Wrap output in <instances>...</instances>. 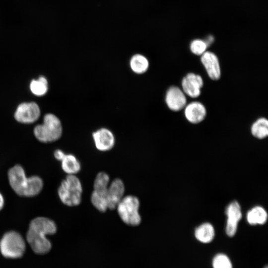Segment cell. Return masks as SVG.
Listing matches in <instances>:
<instances>
[{
  "mask_svg": "<svg viewBox=\"0 0 268 268\" xmlns=\"http://www.w3.org/2000/svg\"><path fill=\"white\" fill-rule=\"evenodd\" d=\"M57 230V225L52 219L45 217L35 218L29 224L27 241L36 254H46L52 248V244L46 236L55 234Z\"/></svg>",
  "mask_w": 268,
  "mask_h": 268,
  "instance_id": "6da1fadb",
  "label": "cell"
},
{
  "mask_svg": "<svg viewBox=\"0 0 268 268\" xmlns=\"http://www.w3.org/2000/svg\"><path fill=\"white\" fill-rule=\"evenodd\" d=\"M9 183L18 195L25 197H33L38 195L43 187L42 179L38 176L27 177L23 168L17 164L8 172Z\"/></svg>",
  "mask_w": 268,
  "mask_h": 268,
  "instance_id": "7a4b0ae2",
  "label": "cell"
},
{
  "mask_svg": "<svg viewBox=\"0 0 268 268\" xmlns=\"http://www.w3.org/2000/svg\"><path fill=\"white\" fill-rule=\"evenodd\" d=\"M82 192L81 183L75 175H67L58 190L61 201L68 206H75L81 203Z\"/></svg>",
  "mask_w": 268,
  "mask_h": 268,
  "instance_id": "3957f363",
  "label": "cell"
},
{
  "mask_svg": "<svg viewBox=\"0 0 268 268\" xmlns=\"http://www.w3.org/2000/svg\"><path fill=\"white\" fill-rule=\"evenodd\" d=\"M62 131L59 119L56 115L48 113L44 116L43 124L35 127L34 134L40 142L49 143L58 140L62 136Z\"/></svg>",
  "mask_w": 268,
  "mask_h": 268,
  "instance_id": "277c9868",
  "label": "cell"
},
{
  "mask_svg": "<svg viewBox=\"0 0 268 268\" xmlns=\"http://www.w3.org/2000/svg\"><path fill=\"white\" fill-rule=\"evenodd\" d=\"M140 201L138 198L133 195L124 196L118 204L116 208L122 221L126 224L136 226L141 222L139 212Z\"/></svg>",
  "mask_w": 268,
  "mask_h": 268,
  "instance_id": "5b68a950",
  "label": "cell"
},
{
  "mask_svg": "<svg viewBox=\"0 0 268 268\" xmlns=\"http://www.w3.org/2000/svg\"><path fill=\"white\" fill-rule=\"evenodd\" d=\"M25 242L17 232L9 231L6 232L0 240V252L6 258H21L25 251Z\"/></svg>",
  "mask_w": 268,
  "mask_h": 268,
  "instance_id": "8992f818",
  "label": "cell"
},
{
  "mask_svg": "<svg viewBox=\"0 0 268 268\" xmlns=\"http://www.w3.org/2000/svg\"><path fill=\"white\" fill-rule=\"evenodd\" d=\"M40 116V109L34 102L20 104L14 113L15 119L18 122L31 124L36 121Z\"/></svg>",
  "mask_w": 268,
  "mask_h": 268,
  "instance_id": "52a82bcc",
  "label": "cell"
},
{
  "mask_svg": "<svg viewBox=\"0 0 268 268\" xmlns=\"http://www.w3.org/2000/svg\"><path fill=\"white\" fill-rule=\"evenodd\" d=\"M226 214L227 216L226 233L228 236L233 237L237 231L238 222L242 218L241 207L237 201H233L228 205Z\"/></svg>",
  "mask_w": 268,
  "mask_h": 268,
  "instance_id": "ba28073f",
  "label": "cell"
},
{
  "mask_svg": "<svg viewBox=\"0 0 268 268\" xmlns=\"http://www.w3.org/2000/svg\"><path fill=\"white\" fill-rule=\"evenodd\" d=\"M125 192V185L121 179L116 178L110 183L107 191L108 209L113 210L116 208L124 197Z\"/></svg>",
  "mask_w": 268,
  "mask_h": 268,
  "instance_id": "9c48e42d",
  "label": "cell"
},
{
  "mask_svg": "<svg viewBox=\"0 0 268 268\" xmlns=\"http://www.w3.org/2000/svg\"><path fill=\"white\" fill-rule=\"evenodd\" d=\"M203 84L201 77L194 73L187 74L182 81L184 93L192 98H196L200 96Z\"/></svg>",
  "mask_w": 268,
  "mask_h": 268,
  "instance_id": "30bf717a",
  "label": "cell"
},
{
  "mask_svg": "<svg viewBox=\"0 0 268 268\" xmlns=\"http://www.w3.org/2000/svg\"><path fill=\"white\" fill-rule=\"evenodd\" d=\"M96 148L101 151H109L115 144V137L113 134L106 128L100 129L92 134Z\"/></svg>",
  "mask_w": 268,
  "mask_h": 268,
  "instance_id": "8fae6325",
  "label": "cell"
},
{
  "mask_svg": "<svg viewBox=\"0 0 268 268\" xmlns=\"http://www.w3.org/2000/svg\"><path fill=\"white\" fill-rule=\"evenodd\" d=\"M165 101L169 108L174 111L182 110L185 107L187 102L184 92L176 86L169 88L166 93Z\"/></svg>",
  "mask_w": 268,
  "mask_h": 268,
  "instance_id": "7c38bea8",
  "label": "cell"
},
{
  "mask_svg": "<svg viewBox=\"0 0 268 268\" xmlns=\"http://www.w3.org/2000/svg\"><path fill=\"white\" fill-rule=\"evenodd\" d=\"M201 62L211 79H219L221 70L219 61L216 55L212 52L205 51L201 55Z\"/></svg>",
  "mask_w": 268,
  "mask_h": 268,
  "instance_id": "4fadbf2b",
  "label": "cell"
},
{
  "mask_svg": "<svg viewBox=\"0 0 268 268\" xmlns=\"http://www.w3.org/2000/svg\"><path fill=\"white\" fill-rule=\"evenodd\" d=\"M204 105L199 102H193L187 105L185 109V115L190 123L198 124L201 122L206 116Z\"/></svg>",
  "mask_w": 268,
  "mask_h": 268,
  "instance_id": "5bb4252c",
  "label": "cell"
},
{
  "mask_svg": "<svg viewBox=\"0 0 268 268\" xmlns=\"http://www.w3.org/2000/svg\"><path fill=\"white\" fill-rule=\"evenodd\" d=\"M61 161L63 170L67 175H75L81 170L80 162L72 154H66Z\"/></svg>",
  "mask_w": 268,
  "mask_h": 268,
  "instance_id": "9a60e30c",
  "label": "cell"
},
{
  "mask_svg": "<svg viewBox=\"0 0 268 268\" xmlns=\"http://www.w3.org/2000/svg\"><path fill=\"white\" fill-rule=\"evenodd\" d=\"M246 218L248 222L250 225H262L266 222L268 214L263 207L257 206L252 208L248 212Z\"/></svg>",
  "mask_w": 268,
  "mask_h": 268,
  "instance_id": "2e32d148",
  "label": "cell"
},
{
  "mask_svg": "<svg viewBox=\"0 0 268 268\" xmlns=\"http://www.w3.org/2000/svg\"><path fill=\"white\" fill-rule=\"evenodd\" d=\"M214 229L209 223H204L198 227L195 231L196 238L200 242L208 243L212 241L214 236Z\"/></svg>",
  "mask_w": 268,
  "mask_h": 268,
  "instance_id": "e0dca14e",
  "label": "cell"
},
{
  "mask_svg": "<svg viewBox=\"0 0 268 268\" xmlns=\"http://www.w3.org/2000/svg\"><path fill=\"white\" fill-rule=\"evenodd\" d=\"M107 191L93 190L91 195V203L96 209L101 212H104L108 209Z\"/></svg>",
  "mask_w": 268,
  "mask_h": 268,
  "instance_id": "ac0fdd59",
  "label": "cell"
},
{
  "mask_svg": "<svg viewBox=\"0 0 268 268\" xmlns=\"http://www.w3.org/2000/svg\"><path fill=\"white\" fill-rule=\"evenodd\" d=\"M132 70L138 74L145 72L149 67V62L145 57L140 54L134 55L130 61Z\"/></svg>",
  "mask_w": 268,
  "mask_h": 268,
  "instance_id": "d6986e66",
  "label": "cell"
},
{
  "mask_svg": "<svg viewBox=\"0 0 268 268\" xmlns=\"http://www.w3.org/2000/svg\"><path fill=\"white\" fill-rule=\"evenodd\" d=\"M251 133L253 136L263 139L268 135V121L265 118L258 119L251 127Z\"/></svg>",
  "mask_w": 268,
  "mask_h": 268,
  "instance_id": "ffe728a7",
  "label": "cell"
},
{
  "mask_svg": "<svg viewBox=\"0 0 268 268\" xmlns=\"http://www.w3.org/2000/svg\"><path fill=\"white\" fill-rule=\"evenodd\" d=\"M30 88L33 94L36 96H43L48 91V81L43 76H40L38 79H33L30 84Z\"/></svg>",
  "mask_w": 268,
  "mask_h": 268,
  "instance_id": "44dd1931",
  "label": "cell"
},
{
  "mask_svg": "<svg viewBox=\"0 0 268 268\" xmlns=\"http://www.w3.org/2000/svg\"><path fill=\"white\" fill-rule=\"evenodd\" d=\"M110 184V177L104 172L98 173L94 181L93 190L106 191Z\"/></svg>",
  "mask_w": 268,
  "mask_h": 268,
  "instance_id": "7402d4cb",
  "label": "cell"
},
{
  "mask_svg": "<svg viewBox=\"0 0 268 268\" xmlns=\"http://www.w3.org/2000/svg\"><path fill=\"white\" fill-rule=\"evenodd\" d=\"M213 268H233L231 261L224 254H218L212 260Z\"/></svg>",
  "mask_w": 268,
  "mask_h": 268,
  "instance_id": "603a6c76",
  "label": "cell"
},
{
  "mask_svg": "<svg viewBox=\"0 0 268 268\" xmlns=\"http://www.w3.org/2000/svg\"><path fill=\"white\" fill-rule=\"evenodd\" d=\"M207 47L205 42L200 39L193 41L190 45L192 52L197 55H202L205 52Z\"/></svg>",
  "mask_w": 268,
  "mask_h": 268,
  "instance_id": "cb8c5ba5",
  "label": "cell"
},
{
  "mask_svg": "<svg viewBox=\"0 0 268 268\" xmlns=\"http://www.w3.org/2000/svg\"><path fill=\"white\" fill-rule=\"evenodd\" d=\"M65 155L66 154L60 149H57L54 152V156L55 158L59 161H61Z\"/></svg>",
  "mask_w": 268,
  "mask_h": 268,
  "instance_id": "d4e9b609",
  "label": "cell"
},
{
  "mask_svg": "<svg viewBox=\"0 0 268 268\" xmlns=\"http://www.w3.org/2000/svg\"><path fill=\"white\" fill-rule=\"evenodd\" d=\"M4 201L3 197L2 195H1V194L0 193V210H1L2 209L4 205Z\"/></svg>",
  "mask_w": 268,
  "mask_h": 268,
  "instance_id": "484cf974",
  "label": "cell"
},
{
  "mask_svg": "<svg viewBox=\"0 0 268 268\" xmlns=\"http://www.w3.org/2000/svg\"><path fill=\"white\" fill-rule=\"evenodd\" d=\"M207 41H205L206 45H207V46L210 44L211 43H212L213 40V37H211V36H209L207 39Z\"/></svg>",
  "mask_w": 268,
  "mask_h": 268,
  "instance_id": "4316f807",
  "label": "cell"
},
{
  "mask_svg": "<svg viewBox=\"0 0 268 268\" xmlns=\"http://www.w3.org/2000/svg\"><path fill=\"white\" fill-rule=\"evenodd\" d=\"M264 268H268V267L267 266H266Z\"/></svg>",
  "mask_w": 268,
  "mask_h": 268,
  "instance_id": "83f0119b",
  "label": "cell"
}]
</instances>
